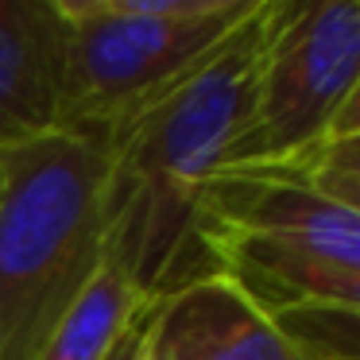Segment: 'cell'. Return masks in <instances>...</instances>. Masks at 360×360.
I'll use <instances>...</instances> for the list:
<instances>
[{"label":"cell","mask_w":360,"mask_h":360,"mask_svg":"<svg viewBox=\"0 0 360 360\" xmlns=\"http://www.w3.org/2000/svg\"><path fill=\"white\" fill-rule=\"evenodd\" d=\"M105 148L74 132L0 148V360H35L105 264Z\"/></svg>","instance_id":"cell-2"},{"label":"cell","mask_w":360,"mask_h":360,"mask_svg":"<svg viewBox=\"0 0 360 360\" xmlns=\"http://www.w3.org/2000/svg\"><path fill=\"white\" fill-rule=\"evenodd\" d=\"M140 314L143 306L124 283V275L117 267L101 264V271L89 279L78 302L51 329L47 345L39 349L35 360H109V352L136 326Z\"/></svg>","instance_id":"cell-8"},{"label":"cell","mask_w":360,"mask_h":360,"mask_svg":"<svg viewBox=\"0 0 360 360\" xmlns=\"http://www.w3.org/2000/svg\"><path fill=\"white\" fill-rule=\"evenodd\" d=\"M143 360H345L252 306L225 275L140 314Z\"/></svg>","instance_id":"cell-6"},{"label":"cell","mask_w":360,"mask_h":360,"mask_svg":"<svg viewBox=\"0 0 360 360\" xmlns=\"http://www.w3.org/2000/svg\"><path fill=\"white\" fill-rule=\"evenodd\" d=\"M217 271L275 321L360 310V210L329 202L295 167H225L205 190Z\"/></svg>","instance_id":"cell-3"},{"label":"cell","mask_w":360,"mask_h":360,"mask_svg":"<svg viewBox=\"0 0 360 360\" xmlns=\"http://www.w3.org/2000/svg\"><path fill=\"white\" fill-rule=\"evenodd\" d=\"M109 360H143V333H140V318H136V326H132V329H128V333L117 341V349L109 352Z\"/></svg>","instance_id":"cell-10"},{"label":"cell","mask_w":360,"mask_h":360,"mask_svg":"<svg viewBox=\"0 0 360 360\" xmlns=\"http://www.w3.org/2000/svg\"><path fill=\"white\" fill-rule=\"evenodd\" d=\"M264 27L259 0L213 55L101 140L105 264L124 275L143 310L221 275L205 244V190L248 120Z\"/></svg>","instance_id":"cell-1"},{"label":"cell","mask_w":360,"mask_h":360,"mask_svg":"<svg viewBox=\"0 0 360 360\" xmlns=\"http://www.w3.org/2000/svg\"><path fill=\"white\" fill-rule=\"evenodd\" d=\"M318 194L345 210H360V97H352L341 117L329 124V132L302 155L287 159Z\"/></svg>","instance_id":"cell-9"},{"label":"cell","mask_w":360,"mask_h":360,"mask_svg":"<svg viewBox=\"0 0 360 360\" xmlns=\"http://www.w3.org/2000/svg\"><path fill=\"white\" fill-rule=\"evenodd\" d=\"M63 66L58 0H0V148L58 132Z\"/></svg>","instance_id":"cell-7"},{"label":"cell","mask_w":360,"mask_h":360,"mask_svg":"<svg viewBox=\"0 0 360 360\" xmlns=\"http://www.w3.org/2000/svg\"><path fill=\"white\" fill-rule=\"evenodd\" d=\"M352 97H360L356 0H267L252 109L225 167L287 163L302 155Z\"/></svg>","instance_id":"cell-5"},{"label":"cell","mask_w":360,"mask_h":360,"mask_svg":"<svg viewBox=\"0 0 360 360\" xmlns=\"http://www.w3.org/2000/svg\"><path fill=\"white\" fill-rule=\"evenodd\" d=\"M259 0H58L66 27L58 132L101 143L132 109L190 74Z\"/></svg>","instance_id":"cell-4"}]
</instances>
